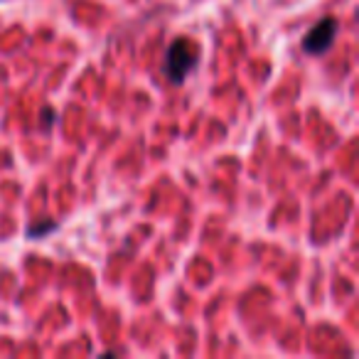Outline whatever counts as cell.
<instances>
[{
  "label": "cell",
  "mask_w": 359,
  "mask_h": 359,
  "mask_svg": "<svg viewBox=\"0 0 359 359\" xmlns=\"http://www.w3.org/2000/svg\"><path fill=\"white\" fill-rule=\"evenodd\" d=\"M197 65H200V47L190 37H177L165 50L163 72L170 84H185L187 76L197 69Z\"/></svg>",
  "instance_id": "6da1fadb"
},
{
  "label": "cell",
  "mask_w": 359,
  "mask_h": 359,
  "mask_svg": "<svg viewBox=\"0 0 359 359\" xmlns=\"http://www.w3.org/2000/svg\"><path fill=\"white\" fill-rule=\"evenodd\" d=\"M337 30H339V25H337V20L334 18H323V20H318L313 27H310V32L303 37V52L305 55H313V57H318V55H325V52L332 47V42H334V37H337Z\"/></svg>",
  "instance_id": "7a4b0ae2"
},
{
  "label": "cell",
  "mask_w": 359,
  "mask_h": 359,
  "mask_svg": "<svg viewBox=\"0 0 359 359\" xmlns=\"http://www.w3.org/2000/svg\"><path fill=\"white\" fill-rule=\"evenodd\" d=\"M57 222H52V219H47V222H40V224H32L30 229H27V236L30 239H40V236H47V234H52V231H57Z\"/></svg>",
  "instance_id": "3957f363"
}]
</instances>
